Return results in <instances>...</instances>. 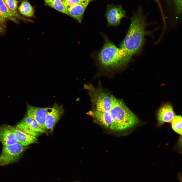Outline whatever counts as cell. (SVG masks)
<instances>
[{"label":"cell","mask_w":182,"mask_h":182,"mask_svg":"<svg viewBox=\"0 0 182 182\" xmlns=\"http://www.w3.org/2000/svg\"><path fill=\"white\" fill-rule=\"evenodd\" d=\"M147 16L144 14L142 7L140 6L133 12L130 18L131 23L126 35L120 44V48L127 52L130 60L139 51L143 45L146 36L150 32L146 31L148 25Z\"/></svg>","instance_id":"1"},{"label":"cell","mask_w":182,"mask_h":182,"mask_svg":"<svg viewBox=\"0 0 182 182\" xmlns=\"http://www.w3.org/2000/svg\"><path fill=\"white\" fill-rule=\"evenodd\" d=\"M111 107L109 112L112 120L110 128L112 131L123 130L137 124L136 116L127 107L121 100L110 95Z\"/></svg>","instance_id":"2"},{"label":"cell","mask_w":182,"mask_h":182,"mask_svg":"<svg viewBox=\"0 0 182 182\" xmlns=\"http://www.w3.org/2000/svg\"><path fill=\"white\" fill-rule=\"evenodd\" d=\"M103 46L98 53L97 60L102 67L106 69L120 67L127 64L129 60L126 52L117 47L113 42L104 36Z\"/></svg>","instance_id":"3"},{"label":"cell","mask_w":182,"mask_h":182,"mask_svg":"<svg viewBox=\"0 0 182 182\" xmlns=\"http://www.w3.org/2000/svg\"><path fill=\"white\" fill-rule=\"evenodd\" d=\"M84 88L88 91L92 103L95 110L101 112L109 111L111 100L110 95L101 87H95L90 83L85 84Z\"/></svg>","instance_id":"4"},{"label":"cell","mask_w":182,"mask_h":182,"mask_svg":"<svg viewBox=\"0 0 182 182\" xmlns=\"http://www.w3.org/2000/svg\"><path fill=\"white\" fill-rule=\"evenodd\" d=\"M27 148L18 143L3 146L0 154V166H6L18 161Z\"/></svg>","instance_id":"5"},{"label":"cell","mask_w":182,"mask_h":182,"mask_svg":"<svg viewBox=\"0 0 182 182\" xmlns=\"http://www.w3.org/2000/svg\"><path fill=\"white\" fill-rule=\"evenodd\" d=\"M127 12L122 5H108L105 14L107 21V26L116 27L119 25L121 19L126 17Z\"/></svg>","instance_id":"6"},{"label":"cell","mask_w":182,"mask_h":182,"mask_svg":"<svg viewBox=\"0 0 182 182\" xmlns=\"http://www.w3.org/2000/svg\"><path fill=\"white\" fill-rule=\"evenodd\" d=\"M16 126L23 132L36 137L47 131L42 129L36 122L26 115Z\"/></svg>","instance_id":"7"},{"label":"cell","mask_w":182,"mask_h":182,"mask_svg":"<svg viewBox=\"0 0 182 182\" xmlns=\"http://www.w3.org/2000/svg\"><path fill=\"white\" fill-rule=\"evenodd\" d=\"M64 113V109L62 105L59 106L54 103L53 106L49 107L46 116L45 126L47 130L51 132L59 121Z\"/></svg>","instance_id":"8"},{"label":"cell","mask_w":182,"mask_h":182,"mask_svg":"<svg viewBox=\"0 0 182 182\" xmlns=\"http://www.w3.org/2000/svg\"><path fill=\"white\" fill-rule=\"evenodd\" d=\"M49 107L33 106L27 103L26 115L34 120L42 129L47 130L45 120L47 111Z\"/></svg>","instance_id":"9"},{"label":"cell","mask_w":182,"mask_h":182,"mask_svg":"<svg viewBox=\"0 0 182 182\" xmlns=\"http://www.w3.org/2000/svg\"><path fill=\"white\" fill-rule=\"evenodd\" d=\"M0 13L7 20H9L16 24L19 20L25 22H33V20L26 18L20 15L17 11L11 10L6 6L3 0H0Z\"/></svg>","instance_id":"10"},{"label":"cell","mask_w":182,"mask_h":182,"mask_svg":"<svg viewBox=\"0 0 182 182\" xmlns=\"http://www.w3.org/2000/svg\"><path fill=\"white\" fill-rule=\"evenodd\" d=\"M0 142L3 146L17 143L10 125L4 124L0 126Z\"/></svg>","instance_id":"11"},{"label":"cell","mask_w":182,"mask_h":182,"mask_svg":"<svg viewBox=\"0 0 182 182\" xmlns=\"http://www.w3.org/2000/svg\"><path fill=\"white\" fill-rule=\"evenodd\" d=\"M18 143L27 146L38 142L37 137L27 133L17 128L16 126H10Z\"/></svg>","instance_id":"12"},{"label":"cell","mask_w":182,"mask_h":182,"mask_svg":"<svg viewBox=\"0 0 182 182\" xmlns=\"http://www.w3.org/2000/svg\"><path fill=\"white\" fill-rule=\"evenodd\" d=\"M175 116L171 105L169 104L165 105L161 107L158 111V124L161 125L165 122L171 123Z\"/></svg>","instance_id":"13"},{"label":"cell","mask_w":182,"mask_h":182,"mask_svg":"<svg viewBox=\"0 0 182 182\" xmlns=\"http://www.w3.org/2000/svg\"><path fill=\"white\" fill-rule=\"evenodd\" d=\"M88 4L84 2L71 7L67 10L73 19L81 23L85 10Z\"/></svg>","instance_id":"14"},{"label":"cell","mask_w":182,"mask_h":182,"mask_svg":"<svg viewBox=\"0 0 182 182\" xmlns=\"http://www.w3.org/2000/svg\"><path fill=\"white\" fill-rule=\"evenodd\" d=\"M95 119L106 127H110L112 122L110 114L109 112H101L95 110L90 111Z\"/></svg>","instance_id":"15"},{"label":"cell","mask_w":182,"mask_h":182,"mask_svg":"<svg viewBox=\"0 0 182 182\" xmlns=\"http://www.w3.org/2000/svg\"><path fill=\"white\" fill-rule=\"evenodd\" d=\"M20 13L23 16L32 17L34 15V10L27 0H24L18 8Z\"/></svg>","instance_id":"16"},{"label":"cell","mask_w":182,"mask_h":182,"mask_svg":"<svg viewBox=\"0 0 182 182\" xmlns=\"http://www.w3.org/2000/svg\"><path fill=\"white\" fill-rule=\"evenodd\" d=\"M47 5L73 18L63 4L62 0H54Z\"/></svg>","instance_id":"17"},{"label":"cell","mask_w":182,"mask_h":182,"mask_svg":"<svg viewBox=\"0 0 182 182\" xmlns=\"http://www.w3.org/2000/svg\"><path fill=\"white\" fill-rule=\"evenodd\" d=\"M171 123L173 130L177 133L182 135V117L175 116Z\"/></svg>","instance_id":"18"},{"label":"cell","mask_w":182,"mask_h":182,"mask_svg":"<svg viewBox=\"0 0 182 182\" xmlns=\"http://www.w3.org/2000/svg\"><path fill=\"white\" fill-rule=\"evenodd\" d=\"M168 5L173 8L178 15L182 14V0H166Z\"/></svg>","instance_id":"19"},{"label":"cell","mask_w":182,"mask_h":182,"mask_svg":"<svg viewBox=\"0 0 182 182\" xmlns=\"http://www.w3.org/2000/svg\"><path fill=\"white\" fill-rule=\"evenodd\" d=\"M62 1L66 9L73 6L86 2L82 0H62Z\"/></svg>","instance_id":"20"},{"label":"cell","mask_w":182,"mask_h":182,"mask_svg":"<svg viewBox=\"0 0 182 182\" xmlns=\"http://www.w3.org/2000/svg\"><path fill=\"white\" fill-rule=\"evenodd\" d=\"M7 7L11 10L17 11L19 1L17 0H3Z\"/></svg>","instance_id":"21"},{"label":"cell","mask_w":182,"mask_h":182,"mask_svg":"<svg viewBox=\"0 0 182 182\" xmlns=\"http://www.w3.org/2000/svg\"><path fill=\"white\" fill-rule=\"evenodd\" d=\"M7 20L0 13V26L6 29V22Z\"/></svg>","instance_id":"22"},{"label":"cell","mask_w":182,"mask_h":182,"mask_svg":"<svg viewBox=\"0 0 182 182\" xmlns=\"http://www.w3.org/2000/svg\"><path fill=\"white\" fill-rule=\"evenodd\" d=\"M177 178L179 182H182V172L178 173L177 175Z\"/></svg>","instance_id":"23"},{"label":"cell","mask_w":182,"mask_h":182,"mask_svg":"<svg viewBox=\"0 0 182 182\" xmlns=\"http://www.w3.org/2000/svg\"><path fill=\"white\" fill-rule=\"evenodd\" d=\"M158 5L161 11L163 13V10L159 0H154Z\"/></svg>","instance_id":"24"},{"label":"cell","mask_w":182,"mask_h":182,"mask_svg":"<svg viewBox=\"0 0 182 182\" xmlns=\"http://www.w3.org/2000/svg\"><path fill=\"white\" fill-rule=\"evenodd\" d=\"M178 144L180 147L182 149V135L179 140Z\"/></svg>","instance_id":"25"},{"label":"cell","mask_w":182,"mask_h":182,"mask_svg":"<svg viewBox=\"0 0 182 182\" xmlns=\"http://www.w3.org/2000/svg\"><path fill=\"white\" fill-rule=\"evenodd\" d=\"M5 29H4L0 26V34H4L5 31Z\"/></svg>","instance_id":"26"},{"label":"cell","mask_w":182,"mask_h":182,"mask_svg":"<svg viewBox=\"0 0 182 182\" xmlns=\"http://www.w3.org/2000/svg\"><path fill=\"white\" fill-rule=\"evenodd\" d=\"M45 5L47 4L50 3L52 2L54 0H44Z\"/></svg>","instance_id":"27"},{"label":"cell","mask_w":182,"mask_h":182,"mask_svg":"<svg viewBox=\"0 0 182 182\" xmlns=\"http://www.w3.org/2000/svg\"><path fill=\"white\" fill-rule=\"evenodd\" d=\"M82 1L87 2L88 3H89L92 0H82Z\"/></svg>","instance_id":"28"}]
</instances>
